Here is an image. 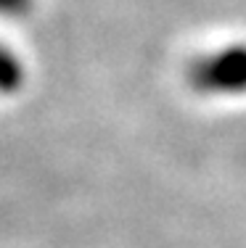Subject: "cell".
<instances>
[{"label": "cell", "mask_w": 246, "mask_h": 248, "mask_svg": "<svg viewBox=\"0 0 246 248\" xmlns=\"http://www.w3.org/2000/svg\"><path fill=\"white\" fill-rule=\"evenodd\" d=\"M188 85L201 95H244L246 45H230L196 58L188 66Z\"/></svg>", "instance_id": "obj_1"}, {"label": "cell", "mask_w": 246, "mask_h": 248, "mask_svg": "<svg viewBox=\"0 0 246 248\" xmlns=\"http://www.w3.org/2000/svg\"><path fill=\"white\" fill-rule=\"evenodd\" d=\"M21 85H24V66L14 56V50L0 45V93L14 95V93H19Z\"/></svg>", "instance_id": "obj_2"}, {"label": "cell", "mask_w": 246, "mask_h": 248, "mask_svg": "<svg viewBox=\"0 0 246 248\" xmlns=\"http://www.w3.org/2000/svg\"><path fill=\"white\" fill-rule=\"evenodd\" d=\"M32 8V0H0V14L5 16H21Z\"/></svg>", "instance_id": "obj_3"}]
</instances>
